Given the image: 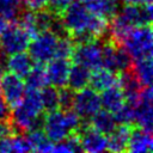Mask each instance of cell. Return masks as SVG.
<instances>
[{
    "mask_svg": "<svg viewBox=\"0 0 153 153\" xmlns=\"http://www.w3.org/2000/svg\"><path fill=\"white\" fill-rule=\"evenodd\" d=\"M100 108V97L96 90L86 86L74 92L72 109L81 117V120L90 118Z\"/></svg>",
    "mask_w": 153,
    "mask_h": 153,
    "instance_id": "obj_9",
    "label": "cell"
},
{
    "mask_svg": "<svg viewBox=\"0 0 153 153\" xmlns=\"http://www.w3.org/2000/svg\"><path fill=\"white\" fill-rule=\"evenodd\" d=\"M115 84H117V74L104 67L96 68L90 74L88 85L97 92H100Z\"/></svg>",
    "mask_w": 153,
    "mask_h": 153,
    "instance_id": "obj_20",
    "label": "cell"
},
{
    "mask_svg": "<svg viewBox=\"0 0 153 153\" xmlns=\"http://www.w3.org/2000/svg\"><path fill=\"white\" fill-rule=\"evenodd\" d=\"M90 74H91V71L87 67H85L80 63H75V62L73 65L71 63L66 85L74 92L79 91L88 85Z\"/></svg>",
    "mask_w": 153,
    "mask_h": 153,
    "instance_id": "obj_19",
    "label": "cell"
},
{
    "mask_svg": "<svg viewBox=\"0 0 153 153\" xmlns=\"http://www.w3.org/2000/svg\"><path fill=\"white\" fill-rule=\"evenodd\" d=\"M26 134V137L32 147V151L48 153L53 149V142L48 139V136L44 134L43 129H33L30 130Z\"/></svg>",
    "mask_w": 153,
    "mask_h": 153,
    "instance_id": "obj_25",
    "label": "cell"
},
{
    "mask_svg": "<svg viewBox=\"0 0 153 153\" xmlns=\"http://www.w3.org/2000/svg\"><path fill=\"white\" fill-rule=\"evenodd\" d=\"M114 117L117 124H134V106L124 103L116 112H114Z\"/></svg>",
    "mask_w": 153,
    "mask_h": 153,
    "instance_id": "obj_30",
    "label": "cell"
},
{
    "mask_svg": "<svg viewBox=\"0 0 153 153\" xmlns=\"http://www.w3.org/2000/svg\"><path fill=\"white\" fill-rule=\"evenodd\" d=\"M152 29L151 25L133 27L122 42V47L128 51L133 60L152 55Z\"/></svg>",
    "mask_w": 153,
    "mask_h": 153,
    "instance_id": "obj_4",
    "label": "cell"
},
{
    "mask_svg": "<svg viewBox=\"0 0 153 153\" xmlns=\"http://www.w3.org/2000/svg\"><path fill=\"white\" fill-rule=\"evenodd\" d=\"M81 117L73 110H53L47 112L42 129L51 142H57L76 131L81 124Z\"/></svg>",
    "mask_w": 153,
    "mask_h": 153,
    "instance_id": "obj_3",
    "label": "cell"
},
{
    "mask_svg": "<svg viewBox=\"0 0 153 153\" xmlns=\"http://www.w3.org/2000/svg\"><path fill=\"white\" fill-rule=\"evenodd\" d=\"M131 124H118L109 134L106 151L110 152H124L127 151V145L129 135L131 131Z\"/></svg>",
    "mask_w": 153,
    "mask_h": 153,
    "instance_id": "obj_16",
    "label": "cell"
},
{
    "mask_svg": "<svg viewBox=\"0 0 153 153\" xmlns=\"http://www.w3.org/2000/svg\"><path fill=\"white\" fill-rule=\"evenodd\" d=\"M124 4H152V0H121Z\"/></svg>",
    "mask_w": 153,
    "mask_h": 153,
    "instance_id": "obj_39",
    "label": "cell"
},
{
    "mask_svg": "<svg viewBox=\"0 0 153 153\" xmlns=\"http://www.w3.org/2000/svg\"><path fill=\"white\" fill-rule=\"evenodd\" d=\"M100 92L102 93L99 94V97H100L102 106L112 114L116 112L126 103L123 91L121 90L118 84H115V85H112V86H110V87H108Z\"/></svg>",
    "mask_w": 153,
    "mask_h": 153,
    "instance_id": "obj_18",
    "label": "cell"
},
{
    "mask_svg": "<svg viewBox=\"0 0 153 153\" xmlns=\"http://www.w3.org/2000/svg\"><path fill=\"white\" fill-rule=\"evenodd\" d=\"M7 26H8V20L0 14V36H1V33L5 31V29Z\"/></svg>",
    "mask_w": 153,
    "mask_h": 153,
    "instance_id": "obj_38",
    "label": "cell"
},
{
    "mask_svg": "<svg viewBox=\"0 0 153 153\" xmlns=\"http://www.w3.org/2000/svg\"><path fill=\"white\" fill-rule=\"evenodd\" d=\"M152 88L151 86H143L140 92V98L134 106V124L137 127L152 131L153 112H152Z\"/></svg>",
    "mask_w": 153,
    "mask_h": 153,
    "instance_id": "obj_12",
    "label": "cell"
},
{
    "mask_svg": "<svg viewBox=\"0 0 153 153\" xmlns=\"http://www.w3.org/2000/svg\"><path fill=\"white\" fill-rule=\"evenodd\" d=\"M16 134V130L13 128V124L10 118L6 120H0V139L2 137H8Z\"/></svg>",
    "mask_w": 153,
    "mask_h": 153,
    "instance_id": "obj_35",
    "label": "cell"
},
{
    "mask_svg": "<svg viewBox=\"0 0 153 153\" xmlns=\"http://www.w3.org/2000/svg\"><path fill=\"white\" fill-rule=\"evenodd\" d=\"M152 55L133 60L131 69L142 86H151L152 84Z\"/></svg>",
    "mask_w": 153,
    "mask_h": 153,
    "instance_id": "obj_23",
    "label": "cell"
},
{
    "mask_svg": "<svg viewBox=\"0 0 153 153\" xmlns=\"http://www.w3.org/2000/svg\"><path fill=\"white\" fill-rule=\"evenodd\" d=\"M122 14L131 26L151 25L152 23V4H126L117 11Z\"/></svg>",
    "mask_w": 153,
    "mask_h": 153,
    "instance_id": "obj_14",
    "label": "cell"
},
{
    "mask_svg": "<svg viewBox=\"0 0 153 153\" xmlns=\"http://www.w3.org/2000/svg\"><path fill=\"white\" fill-rule=\"evenodd\" d=\"M59 16L74 43L100 38L108 33L109 19L91 13L80 0H73Z\"/></svg>",
    "mask_w": 153,
    "mask_h": 153,
    "instance_id": "obj_1",
    "label": "cell"
},
{
    "mask_svg": "<svg viewBox=\"0 0 153 153\" xmlns=\"http://www.w3.org/2000/svg\"><path fill=\"white\" fill-rule=\"evenodd\" d=\"M22 2L29 10H32V11L47 7V0H22Z\"/></svg>",
    "mask_w": 153,
    "mask_h": 153,
    "instance_id": "obj_36",
    "label": "cell"
},
{
    "mask_svg": "<svg viewBox=\"0 0 153 153\" xmlns=\"http://www.w3.org/2000/svg\"><path fill=\"white\" fill-rule=\"evenodd\" d=\"M11 145H12V152L25 153V152H31L32 151V147H31L26 135H19V134L12 135Z\"/></svg>",
    "mask_w": 153,
    "mask_h": 153,
    "instance_id": "obj_33",
    "label": "cell"
},
{
    "mask_svg": "<svg viewBox=\"0 0 153 153\" xmlns=\"http://www.w3.org/2000/svg\"><path fill=\"white\" fill-rule=\"evenodd\" d=\"M10 116H11V108L8 106V104L6 103V100L4 99L0 92V120L10 118Z\"/></svg>",
    "mask_w": 153,
    "mask_h": 153,
    "instance_id": "obj_37",
    "label": "cell"
},
{
    "mask_svg": "<svg viewBox=\"0 0 153 153\" xmlns=\"http://www.w3.org/2000/svg\"><path fill=\"white\" fill-rule=\"evenodd\" d=\"M84 6L93 14L111 19L118 11L117 0H80Z\"/></svg>",
    "mask_w": 153,
    "mask_h": 153,
    "instance_id": "obj_21",
    "label": "cell"
},
{
    "mask_svg": "<svg viewBox=\"0 0 153 153\" xmlns=\"http://www.w3.org/2000/svg\"><path fill=\"white\" fill-rule=\"evenodd\" d=\"M56 14L53 13L49 8H39L35 11V20L38 29V32L42 31H49L50 25L53 23V19Z\"/></svg>",
    "mask_w": 153,
    "mask_h": 153,
    "instance_id": "obj_29",
    "label": "cell"
},
{
    "mask_svg": "<svg viewBox=\"0 0 153 153\" xmlns=\"http://www.w3.org/2000/svg\"><path fill=\"white\" fill-rule=\"evenodd\" d=\"M57 39L59 38L50 31H42L33 36L27 47L29 55L32 61L44 65L55 57Z\"/></svg>",
    "mask_w": 153,
    "mask_h": 153,
    "instance_id": "obj_5",
    "label": "cell"
},
{
    "mask_svg": "<svg viewBox=\"0 0 153 153\" xmlns=\"http://www.w3.org/2000/svg\"><path fill=\"white\" fill-rule=\"evenodd\" d=\"M24 79H25L24 82L26 88H30V90H41L42 87L48 85L45 69H44V66L41 63L35 62L32 68L30 69V72L26 74Z\"/></svg>",
    "mask_w": 153,
    "mask_h": 153,
    "instance_id": "obj_24",
    "label": "cell"
},
{
    "mask_svg": "<svg viewBox=\"0 0 153 153\" xmlns=\"http://www.w3.org/2000/svg\"><path fill=\"white\" fill-rule=\"evenodd\" d=\"M88 124L98 130L99 133L104 134V135H109L117 126L116 121H115V117H114V114L108 111V110H98L97 112H94L91 117H90V121H88Z\"/></svg>",
    "mask_w": 153,
    "mask_h": 153,
    "instance_id": "obj_22",
    "label": "cell"
},
{
    "mask_svg": "<svg viewBox=\"0 0 153 153\" xmlns=\"http://www.w3.org/2000/svg\"><path fill=\"white\" fill-rule=\"evenodd\" d=\"M102 42L99 38L75 43L71 60L87 67L90 71L102 67Z\"/></svg>",
    "mask_w": 153,
    "mask_h": 153,
    "instance_id": "obj_7",
    "label": "cell"
},
{
    "mask_svg": "<svg viewBox=\"0 0 153 153\" xmlns=\"http://www.w3.org/2000/svg\"><path fill=\"white\" fill-rule=\"evenodd\" d=\"M153 149V141H152V131H147L140 127H133L127 151L131 153H147Z\"/></svg>",
    "mask_w": 153,
    "mask_h": 153,
    "instance_id": "obj_15",
    "label": "cell"
},
{
    "mask_svg": "<svg viewBox=\"0 0 153 153\" xmlns=\"http://www.w3.org/2000/svg\"><path fill=\"white\" fill-rule=\"evenodd\" d=\"M59 91V109L60 110H69L72 109L74 91L71 90L68 86H63L57 88Z\"/></svg>",
    "mask_w": 153,
    "mask_h": 153,
    "instance_id": "obj_32",
    "label": "cell"
},
{
    "mask_svg": "<svg viewBox=\"0 0 153 153\" xmlns=\"http://www.w3.org/2000/svg\"><path fill=\"white\" fill-rule=\"evenodd\" d=\"M39 90H25V94L20 103L13 106L10 120L13 124L16 134H25L33 129H42L44 116L39 99Z\"/></svg>",
    "mask_w": 153,
    "mask_h": 153,
    "instance_id": "obj_2",
    "label": "cell"
},
{
    "mask_svg": "<svg viewBox=\"0 0 153 153\" xmlns=\"http://www.w3.org/2000/svg\"><path fill=\"white\" fill-rule=\"evenodd\" d=\"M71 63L72 62L69 59L62 57H53L50 61H48L47 66L44 67L48 84L56 88L66 86Z\"/></svg>",
    "mask_w": 153,
    "mask_h": 153,
    "instance_id": "obj_13",
    "label": "cell"
},
{
    "mask_svg": "<svg viewBox=\"0 0 153 153\" xmlns=\"http://www.w3.org/2000/svg\"><path fill=\"white\" fill-rule=\"evenodd\" d=\"M76 133L79 135L80 146L84 152L100 153V152L106 151V146H108L106 135L93 129L88 124V122H84V120H82Z\"/></svg>",
    "mask_w": 153,
    "mask_h": 153,
    "instance_id": "obj_11",
    "label": "cell"
},
{
    "mask_svg": "<svg viewBox=\"0 0 153 153\" xmlns=\"http://www.w3.org/2000/svg\"><path fill=\"white\" fill-rule=\"evenodd\" d=\"M39 99L43 108V111L49 112L59 109V91L51 85H45L39 91Z\"/></svg>",
    "mask_w": 153,
    "mask_h": 153,
    "instance_id": "obj_26",
    "label": "cell"
},
{
    "mask_svg": "<svg viewBox=\"0 0 153 153\" xmlns=\"http://www.w3.org/2000/svg\"><path fill=\"white\" fill-rule=\"evenodd\" d=\"M32 66H33V61L30 57L29 53L26 51H19L16 54H11L10 57L6 59V68L11 73L23 79L30 72Z\"/></svg>",
    "mask_w": 153,
    "mask_h": 153,
    "instance_id": "obj_17",
    "label": "cell"
},
{
    "mask_svg": "<svg viewBox=\"0 0 153 153\" xmlns=\"http://www.w3.org/2000/svg\"><path fill=\"white\" fill-rule=\"evenodd\" d=\"M31 37L17 23L8 25L0 36V49L6 55L26 51Z\"/></svg>",
    "mask_w": 153,
    "mask_h": 153,
    "instance_id": "obj_8",
    "label": "cell"
},
{
    "mask_svg": "<svg viewBox=\"0 0 153 153\" xmlns=\"http://www.w3.org/2000/svg\"><path fill=\"white\" fill-rule=\"evenodd\" d=\"M17 19H18L17 24L25 32H27L31 38L38 33V29H37L36 20H35V11L29 10V8L25 10V11H20Z\"/></svg>",
    "mask_w": 153,
    "mask_h": 153,
    "instance_id": "obj_27",
    "label": "cell"
},
{
    "mask_svg": "<svg viewBox=\"0 0 153 153\" xmlns=\"http://www.w3.org/2000/svg\"><path fill=\"white\" fill-rule=\"evenodd\" d=\"M73 0H47V6L48 8L55 13V14H61V12L72 2Z\"/></svg>",
    "mask_w": 153,
    "mask_h": 153,
    "instance_id": "obj_34",
    "label": "cell"
},
{
    "mask_svg": "<svg viewBox=\"0 0 153 153\" xmlns=\"http://www.w3.org/2000/svg\"><path fill=\"white\" fill-rule=\"evenodd\" d=\"M22 11V0H0V14L7 20L17 19Z\"/></svg>",
    "mask_w": 153,
    "mask_h": 153,
    "instance_id": "obj_28",
    "label": "cell"
},
{
    "mask_svg": "<svg viewBox=\"0 0 153 153\" xmlns=\"http://www.w3.org/2000/svg\"><path fill=\"white\" fill-rule=\"evenodd\" d=\"M131 65L133 59L122 45L114 43L109 38L102 44V67L114 73H118L130 69Z\"/></svg>",
    "mask_w": 153,
    "mask_h": 153,
    "instance_id": "obj_6",
    "label": "cell"
},
{
    "mask_svg": "<svg viewBox=\"0 0 153 153\" xmlns=\"http://www.w3.org/2000/svg\"><path fill=\"white\" fill-rule=\"evenodd\" d=\"M74 45H75V43L69 37L59 38L57 39V45H56L55 57H62V59H69L71 60Z\"/></svg>",
    "mask_w": 153,
    "mask_h": 153,
    "instance_id": "obj_31",
    "label": "cell"
},
{
    "mask_svg": "<svg viewBox=\"0 0 153 153\" xmlns=\"http://www.w3.org/2000/svg\"><path fill=\"white\" fill-rule=\"evenodd\" d=\"M25 90L26 86L23 78L11 72H5L2 74L0 81V92L10 108H13L22 102L25 94Z\"/></svg>",
    "mask_w": 153,
    "mask_h": 153,
    "instance_id": "obj_10",
    "label": "cell"
}]
</instances>
